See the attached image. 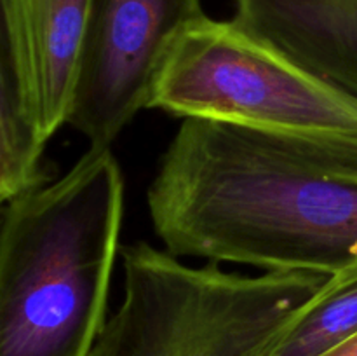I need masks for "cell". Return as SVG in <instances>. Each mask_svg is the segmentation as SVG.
<instances>
[{
	"label": "cell",
	"instance_id": "6da1fadb",
	"mask_svg": "<svg viewBox=\"0 0 357 356\" xmlns=\"http://www.w3.org/2000/svg\"><path fill=\"white\" fill-rule=\"evenodd\" d=\"M146 206L174 257L326 278L357 265V163L309 143L183 119Z\"/></svg>",
	"mask_w": 357,
	"mask_h": 356
},
{
	"label": "cell",
	"instance_id": "7a4b0ae2",
	"mask_svg": "<svg viewBox=\"0 0 357 356\" xmlns=\"http://www.w3.org/2000/svg\"><path fill=\"white\" fill-rule=\"evenodd\" d=\"M124 175L89 147L63 177L17 194L0 218V356H89L108 320Z\"/></svg>",
	"mask_w": 357,
	"mask_h": 356
},
{
	"label": "cell",
	"instance_id": "3957f363",
	"mask_svg": "<svg viewBox=\"0 0 357 356\" xmlns=\"http://www.w3.org/2000/svg\"><path fill=\"white\" fill-rule=\"evenodd\" d=\"M121 257L122 299L89 356H258L328 279L190 265L146 241Z\"/></svg>",
	"mask_w": 357,
	"mask_h": 356
},
{
	"label": "cell",
	"instance_id": "277c9868",
	"mask_svg": "<svg viewBox=\"0 0 357 356\" xmlns=\"http://www.w3.org/2000/svg\"><path fill=\"white\" fill-rule=\"evenodd\" d=\"M146 108L309 143L357 163V96L208 14L160 59Z\"/></svg>",
	"mask_w": 357,
	"mask_h": 356
},
{
	"label": "cell",
	"instance_id": "5b68a950",
	"mask_svg": "<svg viewBox=\"0 0 357 356\" xmlns=\"http://www.w3.org/2000/svg\"><path fill=\"white\" fill-rule=\"evenodd\" d=\"M202 14L201 0H91L66 124L112 147L149 105L171 42Z\"/></svg>",
	"mask_w": 357,
	"mask_h": 356
},
{
	"label": "cell",
	"instance_id": "8992f818",
	"mask_svg": "<svg viewBox=\"0 0 357 356\" xmlns=\"http://www.w3.org/2000/svg\"><path fill=\"white\" fill-rule=\"evenodd\" d=\"M91 0H6L28 107L45 143L68 121Z\"/></svg>",
	"mask_w": 357,
	"mask_h": 356
},
{
	"label": "cell",
	"instance_id": "52a82bcc",
	"mask_svg": "<svg viewBox=\"0 0 357 356\" xmlns=\"http://www.w3.org/2000/svg\"><path fill=\"white\" fill-rule=\"evenodd\" d=\"M232 21L357 96V0H232Z\"/></svg>",
	"mask_w": 357,
	"mask_h": 356
},
{
	"label": "cell",
	"instance_id": "ba28073f",
	"mask_svg": "<svg viewBox=\"0 0 357 356\" xmlns=\"http://www.w3.org/2000/svg\"><path fill=\"white\" fill-rule=\"evenodd\" d=\"M45 145L28 107L6 0H0V201L44 184Z\"/></svg>",
	"mask_w": 357,
	"mask_h": 356
},
{
	"label": "cell",
	"instance_id": "9c48e42d",
	"mask_svg": "<svg viewBox=\"0 0 357 356\" xmlns=\"http://www.w3.org/2000/svg\"><path fill=\"white\" fill-rule=\"evenodd\" d=\"M357 334V265L330 276L258 356H323Z\"/></svg>",
	"mask_w": 357,
	"mask_h": 356
},
{
	"label": "cell",
	"instance_id": "30bf717a",
	"mask_svg": "<svg viewBox=\"0 0 357 356\" xmlns=\"http://www.w3.org/2000/svg\"><path fill=\"white\" fill-rule=\"evenodd\" d=\"M323 356H357V334Z\"/></svg>",
	"mask_w": 357,
	"mask_h": 356
},
{
	"label": "cell",
	"instance_id": "8fae6325",
	"mask_svg": "<svg viewBox=\"0 0 357 356\" xmlns=\"http://www.w3.org/2000/svg\"><path fill=\"white\" fill-rule=\"evenodd\" d=\"M3 205H6V202L0 201V218H2V209H3Z\"/></svg>",
	"mask_w": 357,
	"mask_h": 356
}]
</instances>
